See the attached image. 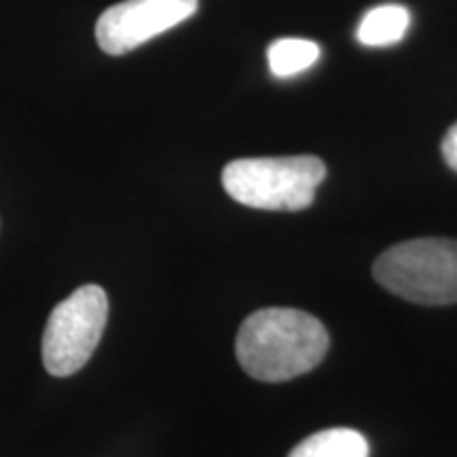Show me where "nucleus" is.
I'll list each match as a JSON object with an SVG mask.
<instances>
[{"mask_svg":"<svg viewBox=\"0 0 457 457\" xmlns=\"http://www.w3.org/2000/svg\"><path fill=\"white\" fill-rule=\"evenodd\" d=\"M328 333L312 313L293 307H265L244 320L236 356L256 381L282 384L310 373L328 352Z\"/></svg>","mask_w":457,"mask_h":457,"instance_id":"f257e3e1","label":"nucleus"},{"mask_svg":"<svg viewBox=\"0 0 457 457\" xmlns=\"http://www.w3.org/2000/svg\"><path fill=\"white\" fill-rule=\"evenodd\" d=\"M327 165L313 155L236 159L222 170V187L237 204L271 212L310 208Z\"/></svg>","mask_w":457,"mask_h":457,"instance_id":"f03ea898","label":"nucleus"},{"mask_svg":"<svg viewBox=\"0 0 457 457\" xmlns=\"http://www.w3.org/2000/svg\"><path fill=\"white\" fill-rule=\"evenodd\" d=\"M373 276L404 301L451 305L457 303V242L447 237L400 242L379 254Z\"/></svg>","mask_w":457,"mask_h":457,"instance_id":"7ed1b4c3","label":"nucleus"},{"mask_svg":"<svg viewBox=\"0 0 457 457\" xmlns=\"http://www.w3.org/2000/svg\"><path fill=\"white\" fill-rule=\"evenodd\" d=\"M108 296L87 284L77 288L51 312L43 335V364L49 375L71 377L89 362L104 335Z\"/></svg>","mask_w":457,"mask_h":457,"instance_id":"20e7f679","label":"nucleus"},{"mask_svg":"<svg viewBox=\"0 0 457 457\" xmlns=\"http://www.w3.org/2000/svg\"><path fill=\"white\" fill-rule=\"evenodd\" d=\"M199 0H123L96 21V43L108 55H125L195 13Z\"/></svg>","mask_w":457,"mask_h":457,"instance_id":"39448f33","label":"nucleus"},{"mask_svg":"<svg viewBox=\"0 0 457 457\" xmlns=\"http://www.w3.org/2000/svg\"><path fill=\"white\" fill-rule=\"evenodd\" d=\"M411 26V13L403 4H379L360 21L356 38L364 47H387L404 38Z\"/></svg>","mask_w":457,"mask_h":457,"instance_id":"423d86ee","label":"nucleus"},{"mask_svg":"<svg viewBox=\"0 0 457 457\" xmlns=\"http://www.w3.org/2000/svg\"><path fill=\"white\" fill-rule=\"evenodd\" d=\"M369 443L352 428H328L301 441L288 457H369Z\"/></svg>","mask_w":457,"mask_h":457,"instance_id":"0eeeda50","label":"nucleus"},{"mask_svg":"<svg viewBox=\"0 0 457 457\" xmlns=\"http://www.w3.org/2000/svg\"><path fill=\"white\" fill-rule=\"evenodd\" d=\"M270 71L276 79H290L310 71L320 60L318 43L307 38H278L267 49Z\"/></svg>","mask_w":457,"mask_h":457,"instance_id":"6e6552de","label":"nucleus"},{"mask_svg":"<svg viewBox=\"0 0 457 457\" xmlns=\"http://www.w3.org/2000/svg\"><path fill=\"white\" fill-rule=\"evenodd\" d=\"M441 151H443L445 163H447L453 171H457V123L451 125L447 134H445Z\"/></svg>","mask_w":457,"mask_h":457,"instance_id":"1a4fd4ad","label":"nucleus"}]
</instances>
